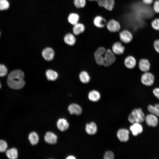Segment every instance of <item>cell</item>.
Wrapping results in <instances>:
<instances>
[{"label": "cell", "instance_id": "obj_1", "mask_svg": "<svg viewBox=\"0 0 159 159\" xmlns=\"http://www.w3.org/2000/svg\"><path fill=\"white\" fill-rule=\"evenodd\" d=\"M23 72L20 70L13 71L8 75L7 83L8 85L11 88L19 90L22 88L25 84L23 78Z\"/></svg>", "mask_w": 159, "mask_h": 159}, {"label": "cell", "instance_id": "obj_2", "mask_svg": "<svg viewBox=\"0 0 159 159\" xmlns=\"http://www.w3.org/2000/svg\"><path fill=\"white\" fill-rule=\"evenodd\" d=\"M144 114L140 108L135 109L132 110L128 117V120L132 124L141 123L145 120Z\"/></svg>", "mask_w": 159, "mask_h": 159}, {"label": "cell", "instance_id": "obj_3", "mask_svg": "<svg viewBox=\"0 0 159 159\" xmlns=\"http://www.w3.org/2000/svg\"><path fill=\"white\" fill-rule=\"evenodd\" d=\"M116 60L115 55L111 49H107L106 50L104 54L103 66L105 67H109Z\"/></svg>", "mask_w": 159, "mask_h": 159}, {"label": "cell", "instance_id": "obj_4", "mask_svg": "<svg viewBox=\"0 0 159 159\" xmlns=\"http://www.w3.org/2000/svg\"><path fill=\"white\" fill-rule=\"evenodd\" d=\"M140 80L142 83L144 85L151 86L154 83L155 77L150 72H144L141 76Z\"/></svg>", "mask_w": 159, "mask_h": 159}, {"label": "cell", "instance_id": "obj_5", "mask_svg": "<svg viewBox=\"0 0 159 159\" xmlns=\"http://www.w3.org/2000/svg\"><path fill=\"white\" fill-rule=\"evenodd\" d=\"M106 49L103 47H100L95 52L94 58L96 63L99 65L103 66L104 54Z\"/></svg>", "mask_w": 159, "mask_h": 159}, {"label": "cell", "instance_id": "obj_6", "mask_svg": "<svg viewBox=\"0 0 159 159\" xmlns=\"http://www.w3.org/2000/svg\"><path fill=\"white\" fill-rule=\"evenodd\" d=\"M111 49L115 55H120L124 53L125 48L121 42H117L113 44Z\"/></svg>", "mask_w": 159, "mask_h": 159}, {"label": "cell", "instance_id": "obj_7", "mask_svg": "<svg viewBox=\"0 0 159 159\" xmlns=\"http://www.w3.org/2000/svg\"><path fill=\"white\" fill-rule=\"evenodd\" d=\"M124 64L125 67L128 69H132L136 66L137 61L135 57L131 55L127 56L124 61Z\"/></svg>", "mask_w": 159, "mask_h": 159}, {"label": "cell", "instance_id": "obj_8", "mask_svg": "<svg viewBox=\"0 0 159 159\" xmlns=\"http://www.w3.org/2000/svg\"><path fill=\"white\" fill-rule=\"evenodd\" d=\"M119 37L121 41L125 44L130 43L133 39V36L132 33L127 30H124L121 31L120 33Z\"/></svg>", "mask_w": 159, "mask_h": 159}, {"label": "cell", "instance_id": "obj_9", "mask_svg": "<svg viewBox=\"0 0 159 159\" xmlns=\"http://www.w3.org/2000/svg\"><path fill=\"white\" fill-rule=\"evenodd\" d=\"M145 120L147 124L150 127H155L158 123L157 116L151 113L147 115L145 118Z\"/></svg>", "mask_w": 159, "mask_h": 159}, {"label": "cell", "instance_id": "obj_10", "mask_svg": "<svg viewBox=\"0 0 159 159\" xmlns=\"http://www.w3.org/2000/svg\"><path fill=\"white\" fill-rule=\"evenodd\" d=\"M117 136L119 140L122 142H126L129 139V132L126 129L121 128L118 130Z\"/></svg>", "mask_w": 159, "mask_h": 159}, {"label": "cell", "instance_id": "obj_11", "mask_svg": "<svg viewBox=\"0 0 159 159\" xmlns=\"http://www.w3.org/2000/svg\"><path fill=\"white\" fill-rule=\"evenodd\" d=\"M138 67L140 70L144 72H148L150 67V64L146 59L142 58L138 62Z\"/></svg>", "mask_w": 159, "mask_h": 159}, {"label": "cell", "instance_id": "obj_12", "mask_svg": "<svg viewBox=\"0 0 159 159\" xmlns=\"http://www.w3.org/2000/svg\"><path fill=\"white\" fill-rule=\"evenodd\" d=\"M107 26L108 29L112 32H118L120 28L119 23L114 19L110 20L107 24Z\"/></svg>", "mask_w": 159, "mask_h": 159}, {"label": "cell", "instance_id": "obj_13", "mask_svg": "<svg viewBox=\"0 0 159 159\" xmlns=\"http://www.w3.org/2000/svg\"><path fill=\"white\" fill-rule=\"evenodd\" d=\"M42 55L45 60L49 61L52 60L54 58V50L52 48L47 47L44 49L42 51Z\"/></svg>", "mask_w": 159, "mask_h": 159}, {"label": "cell", "instance_id": "obj_14", "mask_svg": "<svg viewBox=\"0 0 159 159\" xmlns=\"http://www.w3.org/2000/svg\"><path fill=\"white\" fill-rule=\"evenodd\" d=\"M44 139L47 143L49 144H54L57 142V137L54 133L48 132L44 135Z\"/></svg>", "mask_w": 159, "mask_h": 159}, {"label": "cell", "instance_id": "obj_15", "mask_svg": "<svg viewBox=\"0 0 159 159\" xmlns=\"http://www.w3.org/2000/svg\"><path fill=\"white\" fill-rule=\"evenodd\" d=\"M98 4L100 6L111 11L114 6V0H98Z\"/></svg>", "mask_w": 159, "mask_h": 159}, {"label": "cell", "instance_id": "obj_16", "mask_svg": "<svg viewBox=\"0 0 159 159\" xmlns=\"http://www.w3.org/2000/svg\"><path fill=\"white\" fill-rule=\"evenodd\" d=\"M68 110L71 114L77 115H80L82 112L81 107L75 103L70 105L68 107Z\"/></svg>", "mask_w": 159, "mask_h": 159}, {"label": "cell", "instance_id": "obj_17", "mask_svg": "<svg viewBox=\"0 0 159 159\" xmlns=\"http://www.w3.org/2000/svg\"><path fill=\"white\" fill-rule=\"evenodd\" d=\"M130 129L132 135L136 136L141 133L143 131V127L140 123L132 124L130 127Z\"/></svg>", "mask_w": 159, "mask_h": 159}, {"label": "cell", "instance_id": "obj_18", "mask_svg": "<svg viewBox=\"0 0 159 159\" xmlns=\"http://www.w3.org/2000/svg\"><path fill=\"white\" fill-rule=\"evenodd\" d=\"M57 125L59 130L63 132L68 129L69 124L66 119L62 118L58 120L57 122Z\"/></svg>", "mask_w": 159, "mask_h": 159}, {"label": "cell", "instance_id": "obj_19", "mask_svg": "<svg viewBox=\"0 0 159 159\" xmlns=\"http://www.w3.org/2000/svg\"><path fill=\"white\" fill-rule=\"evenodd\" d=\"M89 100L93 102L98 101L101 98L100 92L97 90H93L89 92L88 95Z\"/></svg>", "mask_w": 159, "mask_h": 159}, {"label": "cell", "instance_id": "obj_20", "mask_svg": "<svg viewBox=\"0 0 159 159\" xmlns=\"http://www.w3.org/2000/svg\"><path fill=\"white\" fill-rule=\"evenodd\" d=\"M85 130L89 135H93L95 134L97 130V127L96 124L93 122L87 123L85 126Z\"/></svg>", "mask_w": 159, "mask_h": 159}, {"label": "cell", "instance_id": "obj_21", "mask_svg": "<svg viewBox=\"0 0 159 159\" xmlns=\"http://www.w3.org/2000/svg\"><path fill=\"white\" fill-rule=\"evenodd\" d=\"M80 81L84 84L89 83L91 80V77L89 73L87 71H83L81 72L79 75Z\"/></svg>", "mask_w": 159, "mask_h": 159}, {"label": "cell", "instance_id": "obj_22", "mask_svg": "<svg viewBox=\"0 0 159 159\" xmlns=\"http://www.w3.org/2000/svg\"><path fill=\"white\" fill-rule=\"evenodd\" d=\"M6 155L7 157L11 159H15L18 157V152L17 149L13 148L6 150Z\"/></svg>", "mask_w": 159, "mask_h": 159}, {"label": "cell", "instance_id": "obj_23", "mask_svg": "<svg viewBox=\"0 0 159 159\" xmlns=\"http://www.w3.org/2000/svg\"><path fill=\"white\" fill-rule=\"evenodd\" d=\"M94 23L97 27L102 28L105 25L106 21L105 20L102 16H97L94 18Z\"/></svg>", "mask_w": 159, "mask_h": 159}, {"label": "cell", "instance_id": "obj_24", "mask_svg": "<svg viewBox=\"0 0 159 159\" xmlns=\"http://www.w3.org/2000/svg\"><path fill=\"white\" fill-rule=\"evenodd\" d=\"M28 139L30 143L32 145H37L39 141V137L38 134L34 131L29 134Z\"/></svg>", "mask_w": 159, "mask_h": 159}, {"label": "cell", "instance_id": "obj_25", "mask_svg": "<svg viewBox=\"0 0 159 159\" xmlns=\"http://www.w3.org/2000/svg\"><path fill=\"white\" fill-rule=\"evenodd\" d=\"M85 30V27L81 23H77L74 25L73 31L74 34L76 35H78L82 33Z\"/></svg>", "mask_w": 159, "mask_h": 159}, {"label": "cell", "instance_id": "obj_26", "mask_svg": "<svg viewBox=\"0 0 159 159\" xmlns=\"http://www.w3.org/2000/svg\"><path fill=\"white\" fill-rule=\"evenodd\" d=\"M46 75L47 79L49 81H54L58 77L57 72L52 69H49L46 72Z\"/></svg>", "mask_w": 159, "mask_h": 159}, {"label": "cell", "instance_id": "obj_27", "mask_svg": "<svg viewBox=\"0 0 159 159\" xmlns=\"http://www.w3.org/2000/svg\"><path fill=\"white\" fill-rule=\"evenodd\" d=\"M64 40L65 43L68 45L72 46L75 43L76 38L72 34L68 33L64 36Z\"/></svg>", "mask_w": 159, "mask_h": 159}, {"label": "cell", "instance_id": "obj_28", "mask_svg": "<svg viewBox=\"0 0 159 159\" xmlns=\"http://www.w3.org/2000/svg\"><path fill=\"white\" fill-rule=\"evenodd\" d=\"M79 19V15L75 13H72L70 14L68 18L69 22L73 25L78 23Z\"/></svg>", "mask_w": 159, "mask_h": 159}, {"label": "cell", "instance_id": "obj_29", "mask_svg": "<svg viewBox=\"0 0 159 159\" xmlns=\"http://www.w3.org/2000/svg\"><path fill=\"white\" fill-rule=\"evenodd\" d=\"M148 109L151 114L159 117V103L156 104L154 106L149 105Z\"/></svg>", "mask_w": 159, "mask_h": 159}, {"label": "cell", "instance_id": "obj_30", "mask_svg": "<svg viewBox=\"0 0 159 159\" xmlns=\"http://www.w3.org/2000/svg\"><path fill=\"white\" fill-rule=\"evenodd\" d=\"M9 6V3L7 0H0V10H7Z\"/></svg>", "mask_w": 159, "mask_h": 159}, {"label": "cell", "instance_id": "obj_31", "mask_svg": "<svg viewBox=\"0 0 159 159\" xmlns=\"http://www.w3.org/2000/svg\"><path fill=\"white\" fill-rule=\"evenodd\" d=\"M74 4L77 8L84 7L86 4L85 0H74Z\"/></svg>", "mask_w": 159, "mask_h": 159}, {"label": "cell", "instance_id": "obj_32", "mask_svg": "<svg viewBox=\"0 0 159 159\" xmlns=\"http://www.w3.org/2000/svg\"><path fill=\"white\" fill-rule=\"evenodd\" d=\"M8 145L7 143L2 140H0V152H4L7 150Z\"/></svg>", "mask_w": 159, "mask_h": 159}, {"label": "cell", "instance_id": "obj_33", "mask_svg": "<svg viewBox=\"0 0 159 159\" xmlns=\"http://www.w3.org/2000/svg\"><path fill=\"white\" fill-rule=\"evenodd\" d=\"M152 27L155 30L159 31V18H155L151 23Z\"/></svg>", "mask_w": 159, "mask_h": 159}, {"label": "cell", "instance_id": "obj_34", "mask_svg": "<svg viewBox=\"0 0 159 159\" xmlns=\"http://www.w3.org/2000/svg\"><path fill=\"white\" fill-rule=\"evenodd\" d=\"M7 69L3 64H0V77H4L7 73Z\"/></svg>", "mask_w": 159, "mask_h": 159}, {"label": "cell", "instance_id": "obj_35", "mask_svg": "<svg viewBox=\"0 0 159 159\" xmlns=\"http://www.w3.org/2000/svg\"><path fill=\"white\" fill-rule=\"evenodd\" d=\"M114 155L113 153L111 151H106L104 156V158L105 159H113Z\"/></svg>", "mask_w": 159, "mask_h": 159}, {"label": "cell", "instance_id": "obj_36", "mask_svg": "<svg viewBox=\"0 0 159 159\" xmlns=\"http://www.w3.org/2000/svg\"><path fill=\"white\" fill-rule=\"evenodd\" d=\"M153 9L156 13H159V0H156L154 2Z\"/></svg>", "mask_w": 159, "mask_h": 159}, {"label": "cell", "instance_id": "obj_37", "mask_svg": "<svg viewBox=\"0 0 159 159\" xmlns=\"http://www.w3.org/2000/svg\"><path fill=\"white\" fill-rule=\"evenodd\" d=\"M154 48L155 51L159 53V40H155L153 44Z\"/></svg>", "mask_w": 159, "mask_h": 159}, {"label": "cell", "instance_id": "obj_38", "mask_svg": "<svg viewBox=\"0 0 159 159\" xmlns=\"http://www.w3.org/2000/svg\"><path fill=\"white\" fill-rule=\"evenodd\" d=\"M153 93L154 96L159 99V87L154 89L153 90Z\"/></svg>", "mask_w": 159, "mask_h": 159}, {"label": "cell", "instance_id": "obj_39", "mask_svg": "<svg viewBox=\"0 0 159 159\" xmlns=\"http://www.w3.org/2000/svg\"><path fill=\"white\" fill-rule=\"evenodd\" d=\"M143 3L147 5H150L153 3V0H142Z\"/></svg>", "mask_w": 159, "mask_h": 159}, {"label": "cell", "instance_id": "obj_40", "mask_svg": "<svg viewBox=\"0 0 159 159\" xmlns=\"http://www.w3.org/2000/svg\"><path fill=\"white\" fill-rule=\"evenodd\" d=\"M76 158L73 155H69L67 157L66 159H76Z\"/></svg>", "mask_w": 159, "mask_h": 159}, {"label": "cell", "instance_id": "obj_41", "mask_svg": "<svg viewBox=\"0 0 159 159\" xmlns=\"http://www.w3.org/2000/svg\"><path fill=\"white\" fill-rule=\"evenodd\" d=\"M1 85L0 83V88H1Z\"/></svg>", "mask_w": 159, "mask_h": 159}, {"label": "cell", "instance_id": "obj_42", "mask_svg": "<svg viewBox=\"0 0 159 159\" xmlns=\"http://www.w3.org/2000/svg\"><path fill=\"white\" fill-rule=\"evenodd\" d=\"M92 0V1L95 0V1H96V0Z\"/></svg>", "mask_w": 159, "mask_h": 159}, {"label": "cell", "instance_id": "obj_43", "mask_svg": "<svg viewBox=\"0 0 159 159\" xmlns=\"http://www.w3.org/2000/svg\"></svg>", "mask_w": 159, "mask_h": 159}]
</instances>
